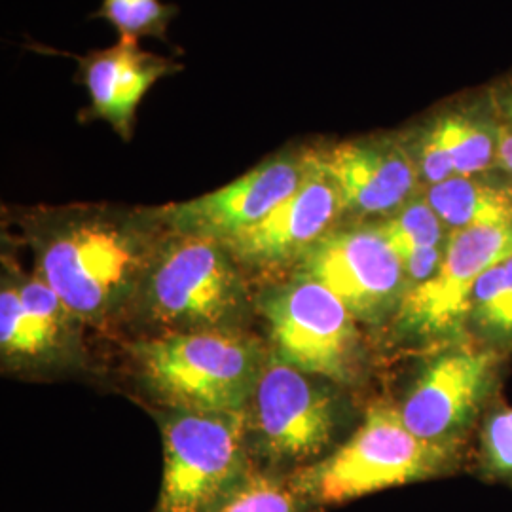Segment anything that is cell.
<instances>
[{
  "instance_id": "obj_1",
  "label": "cell",
  "mask_w": 512,
  "mask_h": 512,
  "mask_svg": "<svg viewBox=\"0 0 512 512\" xmlns=\"http://www.w3.org/2000/svg\"><path fill=\"white\" fill-rule=\"evenodd\" d=\"M164 239L114 213H73L37 241L38 275L82 321H105L141 294Z\"/></svg>"
},
{
  "instance_id": "obj_22",
  "label": "cell",
  "mask_w": 512,
  "mask_h": 512,
  "mask_svg": "<svg viewBox=\"0 0 512 512\" xmlns=\"http://www.w3.org/2000/svg\"><path fill=\"white\" fill-rule=\"evenodd\" d=\"M476 475L512 488V408H492L482 421Z\"/></svg>"
},
{
  "instance_id": "obj_7",
  "label": "cell",
  "mask_w": 512,
  "mask_h": 512,
  "mask_svg": "<svg viewBox=\"0 0 512 512\" xmlns=\"http://www.w3.org/2000/svg\"><path fill=\"white\" fill-rule=\"evenodd\" d=\"M509 255L512 222L452 232L437 272L406 293L389 321L391 336L433 349L469 342L467 317L476 281Z\"/></svg>"
},
{
  "instance_id": "obj_17",
  "label": "cell",
  "mask_w": 512,
  "mask_h": 512,
  "mask_svg": "<svg viewBox=\"0 0 512 512\" xmlns=\"http://www.w3.org/2000/svg\"><path fill=\"white\" fill-rule=\"evenodd\" d=\"M378 226L399 256L410 289L437 272L450 232L421 194Z\"/></svg>"
},
{
  "instance_id": "obj_13",
  "label": "cell",
  "mask_w": 512,
  "mask_h": 512,
  "mask_svg": "<svg viewBox=\"0 0 512 512\" xmlns=\"http://www.w3.org/2000/svg\"><path fill=\"white\" fill-rule=\"evenodd\" d=\"M317 156L340 192L346 215L389 219L423 190L404 139H355Z\"/></svg>"
},
{
  "instance_id": "obj_2",
  "label": "cell",
  "mask_w": 512,
  "mask_h": 512,
  "mask_svg": "<svg viewBox=\"0 0 512 512\" xmlns=\"http://www.w3.org/2000/svg\"><path fill=\"white\" fill-rule=\"evenodd\" d=\"M463 448L440 446L416 437L395 404L376 403L359 429L329 456L294 469V488L317 509L344 505L412 482L454 475Z\"/></svg>"
},
{
  "instance_id": "obj_15",
  "label": "cell",
  "mask_w": 512,
  "mask_h": 512,
  "mask_svg": "<svg viewBox=\"0 0 512 512\" xmlns=\"http://www.w3.org/2000/svg\"><path fill=\"white\" fill-rule=\"evenodd\" d=\"M73 311L38 275L19 289L0 293V349L10 361L29 363L50 357L69 336Z\"/></svg>"
},
{
  "instance_id": "obj_3",
  "label": "cell",
  "mask_w": 512,
  "mask_h": 512,
  "mask_svg": "<svg viewBox=\"0 0 512 512\" xmlns=\"http://www.w3.org/2000/svg\"><path fill=\"white\" fill-rule=\"evenodd\" d=\"M139 374L177 412L245 410L270 351L236 329L169 332L133 346Z\"/></svg>"
},
{
  "instance_id": "obj_21",
  "label": "cell",
  "mask_w": 512,
  "mask_h": 512,
  "mask_svg": "<svg viewBox=\"0 0 512 512\" xmlns=\"http://www.w3.org/2000/svg\"><path fill=\"white\" fill-rule=\"evenodd\" d=\"M175 14V6L160 0H103L97 18L107 19L118 31L120 40L139 42L143 37L165 40L167 25Z\"/></svg>"
},
{
  "instance_id": "obj_4",
  "label": "cell",
  "mask_w": 512,
  "mask_h": 512,
  "mask_svg": "<svg viewBox=\"0 0 512 512\" xmlns=\"http://www.w3.org/2000/svg\"><path fill=\"white\" fill-rule=\"evenodd\" d=\"M249 408L177 412L164 423V478L154 512H215L255 475Z\"/></svg>"
},
{
  "instance_id": "obj_6",
  "label": "cell",
  "mask_w": 512,
  "mask_h": 512,
  "mask_svg": "<svg viewBox=\"0 0 512 512\" xmlns=\"http://www.w3.org/2000/svg\"><path fill=\"white\" fill-rule=\"evenodd\" d=\"M258 310L268 321L279 361L334 384L357 382L363 368L357 319L327 287L291 277L264 291Z\"/></svg>"
},
{
  "instance_id": "obj_20",
  "label": "cell",
  "mask_w": 512,
  "mask_h": 512,
  "mask_svg": "<svg viewBox=\"0 0 512 512\" xmlns=\"http://www.w3.org/2000/svg\"><path fill=\"white\" fill-rule=\"evenodd\" d=\"M317 507L300 494L289 475L258 469L249 482L215 512H315Z\"/></svg>"
},
{
  "instance_id": "obj_8",
  "label": "cell",
  "mask_w": 512,
  "mask_h": 512,
  "mask_svg": "<svg viewBox=\"0 0 512 512\" xmlns=\"http://www.w3.org/2000/svg\"><path fill=\"white\" fill-rule=\"evenodd\" d=\"M505 359L475 342L435 349L397 406L404 425L427 442L465 450L494 399Z\"/></svg>"
},
{
  "instance_id": "obj_14",
  "label": "cell",
  "mask_w": 512,
  "mask_h": 512,
  "mask_svg": "<svg viewBox=\"0 0 512 512\" xmlns=\"http://www.w3.org/2000/svg\"><path fill=\"white\" fill-rule=\"evenodd\" d=\"M90 107L82 118L105 120L120 137L131 139L135 112L148 90L165 76L179 73L181 63L150 54L137 42L120 40L116 46L78 59Z\"/></svg>"
},
{
  "instance_id": "obj_9",
  "label": "cell",
  "mask_w": 512,
  "mask_h": 512,
  "mask_svg": "<svg viewBox=\"0 0 512 512\" xmlns=\"http://www.w3.org/2000/svg\"><path fill=\"white\" fill-rule=\"evenodd\" d=\"M293 277L327 287L368 327L389 323L410 291L403 264L378 222L336 226L296 260Z\"/></svg>"
},
{
  "instance_id": "obj_10",
  "label": "cell",
  "mask_w": 512,
  "mask_h": 512,
  "mask_svg": "<svg viewBox=\"0 0 512 512\" xmlns=\"http://www.w3.org/2000/svg\"><path fill=\"white\" fill-rule=\"evenodd\" d=\"M256 452L275 467L321 459L338 431L340 408L329 387L270 357L249 404Z\"/></svg>"
},
{
  "instance_id": "obj_23",
  "label": "cell",
  "mask_w": 512,
  "mask_h": 512,
  "mask_svg": "<svg viewBox=\"0 0 512 512\" xmlns=\"http://www.w3.org/2000/svg\"><path fill=\"white\" fill-rule=\"evenodd\" d=\"M492 112L499 135L497 169L512 181V80L492 93Z\"/></svg>"
},
{
  "instance_id": "obj_19",
  "label": "cell",
  "mask_w": 512,
  "mask_h": 512,
  "mask_svg": "<svg viewBox=\"0 0 512 512\" xmlns=\"http://www.w3.org/2000/svg\"><path fill=\"white\" fill-rule=\"evenodd\" d=\"M456 177H482L497 169L499 135L494 112L454 110L431 122Z\"/></svg>"
},
{
  "instance_id": "obj_18",
  "label": "cell",
  "mask_w": 512,
  "mask_h": 512,
  "mask_svg": "<svg viewBox=\"0 0 512 512\" xmlns=\"http://www.w3.org/2000/svg\"><path fill=\"white\" fill-rule=\"evenodd\" d=\"M467 336L469 342L505 357L512 353V255L488 268L476 281Z\"/></svg>"
},
{
  "instance_id": "obj_12",
  "label": "cell",
  "mask_w": 512,
  "mask_h": 512,
  "mask_svg": "<svg viewBox=\"0 0 512 512\" xmlns=\"http://www.w3.org/2000/svg\"><path fill=\"white\" fill-rule=\"evenodd\" d=\"M308 165L310 152L279 154L215 192L165 207L158 219L169 234L222 243L287 200L304 181Z\"/></svg>"
},
{
  "instance_id": "obj_5",
  "label": "cell",
  "mask_w": 512,
  "mask_h": 512,
  "mask_svg": "<svg viewBox=\"0 0 512 512\" xmlns=\"http://www.w3.org/2000/svg\"><path fill=\"white\" fill-rule=\"evenodd\" d=\"M239 268L219 241L169 234L145 277L143 306L169 332L236 329L249 306Z\"/></svg>"
},
{
  "instance_id": "obj_16",
  "label": "cell",
  "mask_w": 512,
  "mask_h": 512,
  "mask_svg": "<svg viewBox=\"0 0 512 512\" xmlns=\"http://www.w3.org/2000/svg\"><path fill=\"white\" fill-rule=\"evenodd\" d=\"M421 196L452 234L473 226L512 222V181L497 184L482 177H452L425 186Z\"/></svg>"
},
{
  "instance_id": "obj_11",
  "label": "cell",
  "mask_w": 512,
  "mask_h": 512,
  "mask_svg": "<svg viewBox=\"0 0 512 512\" xmlns=\"http://www.w3.org/2000/svg\"><path fill=\"white\" fill-rule=\"evenodd\" d=\"M342 215L346 211L336 184L319 162L317 152H310L306 177L293 194L264 219L220 245L241 268L275 272L294 266L313 243L338 226Z\"/></svg>"
}]
</instances>
